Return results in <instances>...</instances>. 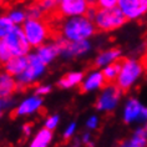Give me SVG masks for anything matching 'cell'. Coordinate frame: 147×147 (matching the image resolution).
Returning a JSON list of instances; mask_svg holds the SVG:
<instances>
[{"label": "cell", "mask_w": 147, "mask_h": 147, "mask_svg": "<svg viewBox=\"0 0 147 147\" xmlns=\"http://www.w3.org/2000/svg\"><path fill=\"white\" fill-rule=\"evenodd\" d=\"M61 24L59 26V36L69 41H80V40H90L96 34L97 28L94 20L87 15L60 18Z\"/></svg>", "instance_id": "cell-1"}, {"label": "cell", "mask_w": 147, "mask_h": 147, "mask_svg": "<svg viewBox=\"0 0 147 147\" xmlns=\"http://www.w3.org/2000/svg\"><path fill=\"white\" fill-rule=\"evenodd\" d=\"M146 72L145 62L135 57L121 59L120 72L115 84L123 92H127L137 85Z\"/></svg>", "instance_id": "cell-2"}, {"label": "cell", "mask_w": 147, "mask_h": 147, "mask_svg": "<svg viewBox=\"0 0 147 147\" xmlns=\"http://www.w3.org/2000/svg\"><path fill=\"white\" fill-rule=\"evenodd\" d=\"M92 20L97 30L104 32L115 31L122 28L126 21H128L119 6H115V8H97L96 6V11L92 16Z\"/></svg>", "instance_id": "cell-3"}, {"label": "cell", "mask_w": 147, "mask_h": 147, "mask_svg": "<svg viewBox=\"0 0 147 147\" xmlns=\"http://www.w3.org/2000/svg\"><path fill=\"white\" fill-rule=\"evenodd\" d=\"M23 30L25 32L29 44L31 45V47H39L42 44H45L47 41V39L51 36V31L49 28V24L45 20L41 19H31L28 18L25 20V23L21 25Z\"/></svg>", "instance_id": "cell-4"}, {"label": "cell", "mask_w": 147, "mask_h": 147, "mask_svg": "<svg viewBox=\"0 0 147 147\" xmlns=\"http://www.w3.org/2000/svg\"><path fill=\"white\" fill-rule=\"evenodd\" d=\"M28 66L25 69V71L21 74L20 76L16 78L18 86L19 89H26L28 86L32 85L34 82H36L41 76L45 74L46 70V64L38 56L36 53H29L28 54Z\"/></svg>", "instance_id": "cell-5"}, {"label": "cell", "mask_w": 147, "mask_h": 147, "mask_svg": "<svg viewBox=\"0 0 147 147\" xmlns=\"http://www.w3.org/2000/svg\"><path fill=\"white\" fill-rule=\"evenodd\" d=\"M123 91L115 82L106 84L101 89V92L96 100V109L101 112H112L122 100Z\"/></svg>", "instance_id": "cell-6"}, {"label": "cell", "mask_w": 147, "mask_h": 147, "mask_svg": "<svg viewBox=\"0 0 147 147\" xmlns=\"http://www.w3.org/2000/svg\"><path fill=\"white\" fill-rule=\"evenodd\" d=\"M146 111L147 106L143 105L137 97H128L122 107V120L127 125L145 123Z\"/></svg>", "instance_id": "cell-7"}, {"label": "cell", "mask_w": 147, "mask_h": 147, "mask_svg": "<svg viewBox=\"0 0 147 147\" xmlns=\"http://www.w3.org/2000/svg\"><path fill=\"white\" fill-rule=\"evenodd\" d=\"M56 41L60 45V56L65 59H74V57H81L86 55L91 50L90 40H80V41H69L64 38L57 36Z\"/></svg>", "instance_id": "cell-8"}, {"label": "cell", "mask_w": 147, "mask_h": 147, "mask_svg": "<svg viewBox=\"0 0 147 147\" xmlns=\"http://www.w3.org/2000/svg\"><path fill=\"white\" fill-rule=\"evenodd\" d=\"M5 44L10 47L14 55H28L30 53L31 45L29 44L23 28L15 25L14 29L9 32L5 38H3Z\"/></svg>", "instance_id": "cell-9"}, {"label": "cell", "mask_w": 147, "mask_h": 147, "mask_svg": "<svg viewBox=\"0 0 147 147\" xmlns=\"http://www.w3.org/2000/svg\"><path fill=\"white\" fill-rule=\"evenodd\" d=\"M91 4L87 0H61L56 10L59 18L86 15Z\"/></svg>", "instance_id": "cell-10"}, {"label": "cell", "mask_w": 147, "mask_h": 147, "mask_svg": "<svg viewBox=\"0 0 147 147\" xmlns=\"http://www.w3.org/2000/svg\"><path fill=\"white\" fill-rule=\"evenodd\" d=\"M117 6L127 20H138L147 13V5L143 0H119Z\"/></svg>", "instance_id": "cell-11"}, {"label": "cell", "mask_w": 147, "mask_h": 147, "mask_svg": "<svg viewBox=\"0 0 147 147\" xmlns=\"http://www.w3.org/2000/svg\"><path fill=\"white\" fill-rule=\"evenodd\" d=\"M42 97L40 95H32V96L26 97L23 100L16 109L14 110V117H23V116H29L32 113L38 112L40 109L42 107Z\"/></svg>", "instance_id": "cell-12"}, {"label": "cell", "mask_w": 147, "mask_h": 147, "mask_svg": "<svg viewBox=\"0 0 147 147\" xmlns=\"http://www.w3.org/2000/svg\"><path fill=\"white\" fill-rule=\"evenodd\" d=\"M106 84H107V81H106L104 74H102V70L96 69L84 78L80 89H81V92H92V91L101 90Z\"/></svg>", "instance_id": "cell-13"}, {"label": "cell", "mask_w": 147, "mask_h": 147, "mask_svg": "<svg viewBox=\"0 0 147 147\" xmlns=\"http://www.w3.org/2000/svg\"><path fill=\"white\" fill-rule=\"evenodd\" d=\"M28 55H14L9 61H6L4 65V71H6L14 78H18L25 71L28 66Z\"/></svg>", "instance_id": "cell-14"}, {"label": "cell", "mask_w": 147, "mask_h": 147, "mask_svg": "<svg viewBox=\"0 0 147 147\" xmlns=\"http://www.w3.org/2000/svg\"><path fill=\"white\" fill-rule=\"evenodd\" d=\"M36 54L46 65H49L60 55V45L56 40L54 42H45L36 47Z\"/></svg>", "instance_id": "cell-15"}, {"label": "cell", "mask_w": 147, "mask_h": 147, "mask_svg": "<svg viewBox=\"0 0 147 147\" xmlns=\"http://www.w3.org/2000/svg\"><path fill=\"white\" fill-rule=\"evenodd\" d=\"M122 146L126 147H146L147 146V122L140 123L135 128L132 135L126 141L122 142Z\"/></svg>", "instance_id": "cell-16"}, {"label": "cell", "mask_w": 147, "mask_h": 147, "mask_svg": "<svg viewBox=\"0 0 147 147\" xmlns=\"http://www.w3.org/2000/svg\"><path fill=\"white\" fill-rule=\"evenodd\" d=\"M121 57H122V51L120 49H107V50H104L101 51L100 54L96 56L94 61V65L95 67L97 69H102L105 66H107L112 62H116V61H120Z\"/></svg>", "instance_id": "cell-17"}, {"label": "cell", "mask_w": 147, "mask_h": 147, "mask_svg": "<svg viewBox=\"0 0 147 147\" xmlns=\"http://www.w3.org/2000/svg\"><path fill=\"white\" fill-rule=\"evenodd\" d=\"M16 90H19L16 78L6 71L0 72V96L3 98L11 97Z\"/></svg>", "instance_id": "cell-18"}, {"label": "cell", "mask_w": 147, "mask_h": 147, "mask_svg": "<svg viewBox=\"0 0 147 147\" xmlns=\"http://www.w3.org/2000/svg\"><path fill=\"white\" fill-rule=\"evenodd\" d=\"M84 78H85V75L81 71L67 72L57 81V86L61 87V89H74V87L81 85Z\"/></svg>", "instance_id": "cell-19"}, {"label": "cell", "mask_w": 147, "mask_h": 147, "mask_svg": "<svg viewBox=\"0 0 147 147\" xmlns=\"http://www.w3.org/2000/svg\"><path fill=\"white\" fill-rule=\"evenodd\" d=\"M51 141H53V131L44 127L34 136V138L30 142V146L31 147H47L51 143Z\"/></svg>", "instance_id": "cell-20"}, {"label": "cell", "mask_w": 147, "mask_h": 147, "mask_svg": "<svg viewBox=\"0 0 147 147\" xmlns=\"http://www.w3.org/2000/svg\"><path fill=\"white\" fill-rule=\"evenodd\" d=\"M120 66H121V60L112 62V64L102 67V74H104L107 84H112L116 81L117 76H119V72H120Z\"/></svg>", "instance_id": "cell-21"}, {"label": "cell", "mask_w": 147, "mask_h": 147, "mask_svg": "<svg viewBox=\"0 0 147 147\" xmlns=\"http://www.w3.org/2000/svg\"><path fill=\"white\" fill-rule=\"evenodd\" d=\"M14 23L10 20L8 15H0V38H5L14 29Z\"/></svg>", "instance_id": "cell-22"}, {"label": "cell", "mask_w": 147, "mask_h": 147, "mask_svg": "<svg viewBox=\"0 0 147 147\" xmlns=\"http://www.w3.org/2000/svg\"><path fill=\"white\" fill-rule=\"evenodd\" d=\"M8 16L10 18V20L14 23V25H19L21 26L25 20L28 19V15H26V11L25 10H21V9H14L11 11H9Z\"/></svg>", "instance_id": "cell-23"}, {"label": "cell", "mask_w": 147, "mask_h": 147, "mask_svg": "<svg viewBox=\"0 0 147 147\" xmlns=\"http://www.w3.org/2000/svg\"><path fill=\"white\" fill-rule=\"evenodd\" d=\"M60 1L61 0H38V4L41 6V9L45 14H50L56 11Z\"/></svg>", "instance_id": "cell-24"}, {"label": "cell", "mask_w": 147, "mask_h": 147, "mask_svg": "<svg viewBox=\"0 0 147 147\" xmlns=\"http://www.w3.org/2000/svg\"><path fill=\"white\" fill-rule=\"evenodd\" d=\"M25 11H26L28 18H31V19H41V18H44V15H45L41 6L38 4V1L31 4L30 6H28Z\"/></svg>", "instance_id": "cell-25"}, {"label": "cell", "mask_w": 147, "mask_h": 147, "mask_svg": "<svg viewBox=\"0 0 147 147\" xmlns=\"http://www.w3.org/2000/svg\"><path fill=\"white\" fill-rule=\"evenodd\" d=\"M14 56L13 51L10 50V47L6 45L4 40H0V64L4 65L6 61H9L10 59Z\"/></svg>", "instance_id": "cell-26"}, {"label": "cell", "mask_w": 147, "mask_h": 147, "mask_svg": "<svg viewBox=\"0 0 147 147\" xmlns=\"http://www.w3.org/2000/svg\"><path fill=\"white\" fill-rule=\"evenodd\" d=\"M59 120H60L59 115H51V116H49L46 119V121H45V127L49 128V130H51V131H54L55 128L57 127V125H59Z\"/></svg>", "instance_id": "cell-27"}, {"label": "cell", "mask_w": 147, "mask_h": 147, "mask_svg": "<svg viewBox=\"0 0 147 147\" xmlns=\"http://www.w3.org/2000/svg\"><path fill=\"white\" fill-rule=\"evenodd\" d=\"M119 0H95V6L97 8H115Z\"/></svg>", "instance_id": "cell-28"}, {"label": "cell", "mask_w": 147, "mask_h": 147, "mask_svg": "<svg viewBox=\"0 0 147 147\" xmlns=\"http://www.w3.org/2000/svg\"><path fill=\"white\" fill-rule=\"evenodd\" d=\"M75 132H76V122H71L67 127L65 128L64 134H62V137H64L65 141H69V140L74 136Z\"/></svg>", "instance_id": "cell-29"}, {"label": "cell", "mask_w": 147, "mask_h": 147, "mask_svg": "<svg viewBox=\"0 0 147 147\" xmlns=\"http://www.w3.org/2000/svg\"><path fill=\"white\" fill-rule=\"evenodd\" d=\"M98 122H100V120H98V117L96 115H92L90 116L89 119L86 121V127L89 128V130H96L98 127Z\"/></svg>", "instance_id": "cell-30"}, {"label": "cell", "mask_w": 147, "mask_h": 147, "mask_svg": "<svg viewBox=\"0 0 147 147\" xmlns=\"http://www.w3.org/2000/svg\"><path fill=\"white\" fill-rule=\"evenodd\" d=\"M51 87L50 85H40L35 89V94L36 95H40V96H44V95H47L51 91Z\"/></svg>", "instance_id": "cell-31"}, {"label": "cell", "mask_w": 147, "mask_h": 147, "mask_svg": "<svg viewBox=\"0 0 147 147\" xmlns=\"http://www.w3.org/2000/svg\"><path fill=\"white\" fill-rule=\"evenodd\" d=\"M32 132V125L31 123H25L23 126V134L25 137H29Z\"/></svg>", "instance_id": "cell-32"}, {"label": "cell", "mask_w": 147, "mask_h": 147, "mask_svg": "<svg viewBox=\"0 0 147 147\" xmlns=\"http://www.w3.org/2000/svg\"><path fill=\"white\" fill-rule=\"evenodd\" d=\"M81 142L85 143V145H91V134L90 132H85L81 136Z\"/></svg>", "instance_id": "cell-33"}, {"label": "cell", "mask_w": 147, "mask_h": 147, "mask_svg": "<svg viewBox=\"0 0 147 147\" xmlns=\"http://www.w3.org/2000/svg\"><path fill=\"white\" fill-rule=\"evenodd\" d=\"M4 110H5V107H4V102H3V97L0 96V117L3 116V112H4Z\"/></svg>", "instance_id": "cell-34"}, {"label": "cell", "mask_w": 147, "mask_h": 147, "mask_svg": "<svg viewBox=\"0 0 147 147\" xmlns=\"http://www.w3.org/2000/svg\"><path fill=\"white\" fill-rule=\"evenodd\" d=\"M87 1H89L91 5H95V0H87Z\"/></svg>", "instance_id": "cell-35"}, {"label": "cell", "mask_w": 147, "mask_h": 147, "mask_svg": "<svg viewBox=\"0 0 147 147\" xmlns=\"http://www.w3.org/2000/svg\"><path fill=\"white\" fill-rule=\"evenodd\" d=\"M145 60H146V62H147V49H146V54H145Z\"/></svg>", "instance_id": "cell-36"}, {"label": "cell", "mask_w": 147, "mask_h": 147, "mask_svg": "<svg viewBox=\"0 0 147 147\" xmlns=\"http://www.w3.org/2000/svg\"><path fill=\"white\" fill-rule=\"evenodd\" d=\"M3 3H4V0H0V5H1V4H3Z\"/></svg>", "instance_id": "cell-37"}, {"label": "cell", "mask_w": 147, "mask_h": 147, "mask_svg": "<svg viewBox=\"0 0 147 147\" xmlns=\"http://www.w3.org/2000/svg\"><path fill=\"white\" fill-rule=\"evenodd\" d=\"M143 3H145V4L147 5V0H143Z\"/></svg>", "instance_id": "cell-38"}, {"label": "cell", "mask_w": 147, "mask_h": 147, "mask_svg": "<svg viewBox=\"0 0 147 147\" xmlns=\"http://www.w3.org/2000/svg\"><path fill=\"white\" fill-rule=\"evenodd\" d=\"M146 122H147V111H146Z\"/></svg>", "instance_id": "cell-39"}, {"label": "cell", "mask_w": 147, "mask_h": 147, "mask_svg": "<svg viewBox=\"0 0 147 147\" xmlns=\"http://www.w3.org/2000/svg\"><path fill=\"white\" fill-rule=\"evenodd\" d=\"M0 40H1V38H0Z\"/></svg>", "instance_id": "cell-40"}]
</instances>
